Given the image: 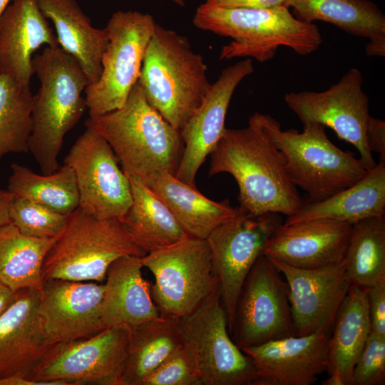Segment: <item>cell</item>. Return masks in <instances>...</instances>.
<instances>
[{
	"instance_id": "obj_45",
	"label": "cell",
	"mask_w": 385,
	"mask_h": 385,
	"mask_svg": "<svg viewBox=\"0 0 385 385\" xmlns=\"http://www.w3.org/2000/svg\"><path fill=\"white\" fill-rule=\"evenodd\" d=\"M172 1L174 4H175L176 5L180 7H184L185 5V0H172Z\"/></svg>"
},
{
	"instance_id": "obj_11",
	"label": "cell",
	"mask_w": 385,
	"mask_h": 385,
	"mask_svg": "<svg viewBox=\"0 0 385 385\" xmlns=\"http://www.w3.org/2000/svg\"><path fill=\"white\" fill-rule=\"evenodd\" d=\"M130 327L117 326L53 344L26 378L52 385H121Z\"/></svg>"
},
{
	"instance_id": "obj_8",
	"label": "cell",
	"mask_w": 385,
	"mask_h": 385,
	"mask_svg": "<svg viewBox=\"0 0 385 385\" xmlns=\"http://www.w3.org/2000/svg\"><path fill=\"white\" fill-rule=\"evenodd\" d=\"M178 325L182 348L202 385H254L253 361L230 336L220 285Z\"/></svg>"
},
{
	"instance_id": "obj_36",
	"label": "cell",
	"mask_w": 385,
	"mask_h": 385,
	"mask_svg": "<svg viewBox=\"0 0 385 385\" xmlns=\"http://www.w3.org/2000/svg\"><path fill=\"white\" fill-rule=\"evenodd\" d=\"M385 382V337L371 332L354 366L351 385H382Z\"/></svg>"
},
{
	"instance_id": "obj_12",
	"label": "cell",
	"mask_w": 385,
	"mask_h": 385,
	"mask_svg": "<svg viewBox=\"0 0 385 385\" xmlns=\"http://www.w3.org/2000/svg\"><path fill=\"white\" fill-rule=\"evenodd\" d=\"M230 334L240 349L295 335L287 283L265 255L243 283Z\"/></svg>"
},
{
	"instance_id": "obj_25",
	"label": "cell",
	"mask_w": 385,
	"mask_h": 385,
	"mask_svg": "<svg viewBox=\"0 0 385 385\" xmlns=\"http://www.w3.org/2000/svg\"><path fill=\"white\" fill-rule=\"evenodd\" d=\"M298 19L332 24L353 36L367 38L369 56H385V15L369 0H285Z\"/></svg>"
},
{
	"instance_id": "obj_24",
	"label": "cell",
	"mask_w": 385,
	"mask_h": 385,
	"mask_svg": "<svg viewBox=\"0 0 385 385\" xmlns=\"http://www.w3.org/2000/svg\"><path fill=\"white\" fill-rule=\"evenodd\" d=\"M328 341L323 385H351L354 366L371 332L366 289L352 285L336 315Z\"/></svg>"
},
{
	"instance_id": "obj_28",
	"label": "cell",
	"mask_w": 385,
	"mask_h": 385,
	"mask_svg": "<svg viewBox=\"0 0 385 385\" xmlns=\"http://www.w3.org/2000/svg\"><path fill=\"white\" fill-rule=\"evenodd\" d=\"M172 212L189 236L206 239L217 226L235 217L240 211L229 200H210L196 187L191 186L168 172L154 175L146 184Z\"/></svg>"
},
{
	"instance_id": "obj_44",
	"label": "cell",
	"mask_w": 385,
	"mask_h": 385,
	"mask_svg": "<svg viewBox=\"0 0 385 385\" xmlns=\"http://www.w3.org/2000/svg\"><path fill=\"white\" fill-rule=\"evenodd\" d=\"M11 0H0V16Z\"/></svg>"
},
{
	"instance_id": "obj_32",
	"label": "cell",
	"mask_w": 385,
	"mask_h": 385,
	"mask_svg": "<svg viewBox=\"0 0 385 385\" xmlns=\"http://www.w3.org/2000/svg\"><path fill=\"white\" fill-rule=\"evenodd\" d=\"M8 190L15 197L32 201L68 215L79 207V195L73 170L63 164L51 174L36 173L13 163Z\"/></svg>"
},
{
	"instance_id": "obj_30",
	"label": "cell",
	"mask_w": 385,
	"mask_h": 385,
	"mask_svg": "<svg viewBox=\"0 0 385 385\" xmlns=\"http://www.w3.org/2000/svg\"><path fill=\"white\" fill-rule=\"evenodd\" d=\"M182 347L178 319L161 315L130 327L121 385H142Z\"/></svg>"
},
{
	"instance_id": "obj_4",
	"label": "cell",
	"mask_w": 385,
	"mask_h": 385,
	"mask_svg": "<svg viewBox=\"0 0 385 385\" xmlns=\"http://www.w3.org/2000/svg\"><path fill=\"white\" fill-rule=\"evenodd\" d=\"M192 22L199 29L232 39L222 47L220 60L250 57L264 63L272 59L280 46L307 56L322 43L318 27L298 19L284 5L223 9L202 4Z\"/></svg>"
},
{
	"instance_id": "obj_35",
	"label": "cell",
	"mask_w": 385,
	"mask_h": 385,
	"mask_svg": "<svg viewBox=\"0 0 385 385\" xmlns=\"http://www.w3.org/2000/svg\"><path fill=\"white\" fill-rule=\"evenodd\" d=\"M67 215L15 197L10 210L12 225L24 235L41 239L57 238L65 227Z\"/></svg>"
},
{
	"instance_id": "obj_31",
	"label": "cell",
	"mask_w": 385,
	"mask_h": 385,
	"mask_svg": "<svg viewBox=\"0 0 385 385\" xmlns=\"http://www.w3.org/2000/svg\"><path fill=\"white\" fill-rule=\"evenodd\" d=\"M55 240L24 235L11 223L0 227V283L14 292L41 289L43 263Z\"/></svg>"
},
{
	"instance_id": "obj_34",
	"label": "cell",
	"mask_w": 385,
	"mask_h": 385,
	"mask_svg": "<svg viewBox=\"0 0 385 385\" xmlns=\"http://www.w3.org/2000/svg\"><path fill=\"white\" fill-rule=\"evenodd\" d=\"M33 96L29 86L0 73V159L29 153Z\"/></svg>"
},
{
	"instance_id": "obj_18",
	"label": "cell",
	"mask_w": 385,
	"mask_h": 385,
	"mask_svg": "<svg viewBox=\"0 0 385 385\" xmlns=\"http://www.w3.org/2000/svg\"><path fill=\"white\" fill-rule=\"evenodd\" d=\"M104 284L61 279L45 280L38 313L52 344L93 336L105 329L101 308Z\"/></svg>"
},
{
	"instance_id": "obj_22",
	"label": "cell",
	"mask_w": 385,
	"mask_h": 385,
	"mask_svg": "<svg viewBox=\"0 0 385 385\" xmlns=\"http://www.w3.org/2000/svg\"><path fill=\"white\" fill-rule=\"evenodd\" d=\"M43 45L58 43L36 0H11L0 16V73L29 86L33 55Z\"/></svg>"
},
{
	"instance_id": "obj_20",
	"label": "cell",
	"mask_w": 385,
	"mask_h": 385,
	"mask_svg": "<svg viewBox=\"0 0 385 385\" xmlns=\"http://www.w3.org/2000/svg\"><path fill=\"white\" fill-rule=\"evenodd\" d=\"M41 289L16 292L0 314V379L26 377L53 344L38 313Z\"/></svg>"
},
{
	"instance_id": "obj_19",
	"label": "cell",
	"mask_w": 385,
	"mask_h": 385,
	"mask_svg": "<svg viewBox=\"0 0 385 385\" xmlns=\"http://www.w3.org/2000/svg\"><path fill=\"white\" fill-rule=\"evenodd\" d=\"M329 334L294 335L241 349L253 361L254 385L315 384L327 371Z\"/></svg>"
},
{
	"instance_id": "obj_16",
	"label": "cell",
	"mask_w": 385,
	"mask_h": 385,
	"mask_svg": "<svg viewBox=\"0 0 385 385\" xmlns=\"http://www.w3.org/2000/svg\"><path fill=\"white\" fill-rule=\"evenodd\" d=\"M270 259L288 285L295 335L330 333L351 286L344 260L319 268L302 269Z\"/></svg>"
},
{
	"instance_id": "obj_39",
	"label": "cell",
	"mask_w": 385,
	"mask_h": 385,
	"mask_svg": "<svg viewBox=\"0 0 385 385\" xmlns=\"http://www.w3.org/2000/svg\"><path fill=\"white\" fill-rule=\"evenodd\" d=\"M366 140L370 150L385 162V122L370 116L366 128Z\"/></svg>"
},
{
	"instance_id": "obj_33",
	"label": "cell",
	"mask_w": 385,
	"mask_h": 385,
	"mask_svg": "<svg viewBox=\"0 0 385 385\" xmlns=\"http://www.w3.org/2000/svg\"><path fill=\"white\" fill-rule=\"evenodd\" d=\"M344 262L352 285L368 289L385 278L384 215L351 225Z\"/></svg>"
},
{
	"instance_id": "obj_40",
	"label": "cell",
	"mask_w": 385,
	"mask_h": 385,
	"mask_svg": "<svg viewBox=\"0 0 385 385\" xmlns=\"http://www.w3.org/2000/svg\"><path fill=\"white\" fill-rule=\"evenodd\" d=\"M285 0H205V5L223 9L271 8L284 5Z\"/></svg>"
},
{
	"instance_id": "obj_13",
	"label": "cell",
	"mask_w": 385,
	"mask_h": 385,
	"mask_svg": "<svg viewBox=\"0 0 385 385\" xmlns=\"http://www.w3.org/2000/svg\"><path fill=\"white\" fill-rule=\"evenodd\" d=\"M215 228L205 239L219 280L229 332L243 283L279 226L282 215H254L242 210Z\"/></svg>"
},
{
	"instance_id": "obj_41",
	"label": "cell",
	"mask_w": 385,
	"mask_h": 385,
	"mask_svg": "<svg viewBox=\"0 0 385 385\" xmlns=\"http://www.w3.org/2000/svg\"><path fill=\"white\" fill-rule=\"evenodd\" d=\"M14 195L7 189L0 188V227L10 224V210Z\"/></svg>"
},
{
	"instance_id": "obj_6",
	"label": "cell",
	"mask_w": 385,
	"mask_h": 385,
	"mask_svg": "<svg viewBox=\"0 0 385 385\" xmlns=\"http://www.w3.org/2000/svg\"><path fill=\"white\" fill-rule=\"evenodd\" d=\"M259 118L283 155L289 179L307 193L306 202L324 200L350 187L369 171L353 153L336 146L322 124L307 122L300 133L293 128L283 130L269 115L259 113Z\"/></svg>"
},
{
	"instance_id": "obj_29",
	"label": "cell",
	"mask_w": 385,
	"mask_h": 385,
	"mask_svg": "<svg viewBox=\"0 0 385 385\" xmlns=\"http://www.w3.org/2000/svg\"><path fill=\"white\" fill-rule=\"evenodd\" d=\"M128 177L132 202L119 220L146 253L174 244L188 235L148 185L135 176Z\"/></svg>"
},
{
	"instance_id": "obj_21",
	"label": "cell",
	"mask_w": 385,
	"mask_h": 385,
	"mask_svg": "<svg viewBox=\"0 0 385 385\" xmlns=\"http://www.w3.org/2000/svg\"><path fill=\"white\" fill-rule=\"evenodd\" d=\"M351 225L330 220L282 223L263 255L302 269L339 263L344 260Z\"/></svg>"
},
{
	"instance_id": "obj_2",
	"label": "cell",
	"mask_w": 385,
	"mask_h": 385,
	"mask_svg": "<svg viewBox=\"0 0 385 385\" xmlns=\"http://www.w3.org/2000/svg\"><path fill=\"white\" fill-rule=\"evenodd\" d=\"M32 63L40 87L33 96L29 152L41 173L51 174L61 166L65 135L87 109L82 93L88 81L78 62L59 45L46 46Z\"/></svg>"
},
{
	"instance_id": "obj_7",
	"label": "cell",
	"mask_w": 385,
	"mask_h": 385,
	"mask_svg": "<svg viewBox=\"0 0 385 385\" xmlns=\"http://www.w3.org/2000/svg\"><path fill=\"white\" fill-rule=\"evenodd\" d=\"M146 254L119 220L98 219L78 207L67 215L63 230L46 255L43 280L103 283L114 261Z\"/></svg>"
},
{
	"instance_id": "obj_14",
	"label": "cell",
	"mask_w": 385,
	"mask_h": 385,
	"mask_svg": "<svg viewBox=\"0 0 385 385\" xmlns=\"http://www.w3.org/2000/svg\"><path fill=\"white\" fill-rule=\"evenodd\" d=\"M361 72L352 68L336 83L321 91L287 93V107L303 123L315 122L333 130L337 137L353 145L368 170L375 162L366 140L369 99L362 90Z\"/></svg>"
},
{
	"instance_id": "obj_37",
	"label": "cell",
	"mask_w": 385,
	"mask_h": 385,
	"mask_svg": "<svg viewBox=\"0 0 385 385\" xmlns=\"http://www.w3.org/2000/svg\"><path fill=\"white\" fill-rule=\"evenodd\" d=\"M142 385H202L181 347L152 372Z\"/></svg>"
},
{
	"instance_id": "obj_9",
	"label": "cell",
	"mask_w": 385,
	"mask_h": 385,
	"mask_svg": "<svg viewBox=\"0 0 385 385\" xmlns=\"http://www.w3.org/2000/svg\"><path fill=\"white\" fill-rule=\"evenodd\" d=\"M140 262L154 276L151 294L161 315L178 319L190 313L220 285L205 239L188 235Z\"/></svg>"
},
{
	"instance_id": "obj_38",
	"label": "cell",
	"mask_w": 385,
	"mask_h": 385,
	"mask_svg": "<svg viewBox=\"0 0 385 385\" xmlns=\"http://www.w3.org/2000/svg\"><path fill=\"white\" fill-rule=\"evenodd\" d=\"M371 331L385 337V278L366 289Z\"/></svg>"
},
{
	"instance_id": "obj_23",
	"label": "cell",
	"mask_w": 385,
	"mask_h": 385,
	"mask_svg": "<svg viewBox=\"0 0 385 385\" xmlns=\"http://www.w3.org/2000/svg\"><path fill=\"white\" fill-rule=\"evenodd\" d=\"M140 257L125 256L109 267L104 284L101 314L104 327H132L158 318L159 309L151 286L142 274Z\"/></svg>"
},
{
	"instance_id": "obj_26",
	"label": "cell",
	"mask_w": 385,
	"mask_h": 385,
	"mask_svg": "<svg viewBox=\"0 0 385 385\" xmlns=\"http://www.w3.org/2000/svg\"><path fill=\"white\" fill-rule=\"evenodd\" d=\"M43 14L53 24L59 46L72 56L85 73L88 85L102 72L101 58L108 44L105 29L92 26L76 0H36Z\"/></svg>"
},
{
	"instance_id": "obj_5",
	"label": "cell",
	"mask_w": 385,
	"mask_h": 385,
	"mask_svg": "<svg viewBox=\"0 0 385 385\" xmlns=\"http://www.w3.org/2000/svg\"><path fill=\"white\" fill-rule=\"evenodd\" d=\"M207 71L186 36L156 23L138 83L150 105L180 130L210 87Z\"/></svg>"
},
{
	"instance_id": "obj_1",
	"label": "cell",
	"mask_w": 385,
	"mask_h": 385,
	"mask_svg": "<svg viewBox=\"0 0 385 385\" xmlns=\"http://www.w3.org/2000/svg\"><path fill=\"white\" fill-rule=\"evenodd\" d=\"M210 155L209 176L226 173L234 178L242 210L289 217L302 207L304 201L289 178L283 155L264 130L259 113L245 128H225Z\"/></svg>"
},
{
	"instance_id": "obj_17",
	"label": "cell",
	"mask_w": 385,
	"mask_h": 385,
	"mask_svg": "<svg viewBox=\"0 0 385 385\" xmlns=\"http://www.w3.org/2000/svg\"><path fill=\"white\" fill-rule=\"evenodd\" d=\"M254 71L247 58L223 69L198 108L191 114L180 132L183 151L175 176L195 186L198 170L210 155L225 128V121L233 93L241 81Z\"/></svg>"
},
{
	"instance_id": "obj_15",
	"label": "cell",
	"mask_w": 385,
	"mask_h": 385,
	"mask_svg": "<svg viewBox=\"0 0 385 385\" xmlns=\"http://www.w3.org/2000/svg\"><path fill=\"white\" fill-rule=\"evenodd\" d=\"M108 143L86 128L63 159L73 171L79 207L98 219L121 218L132 202L130 180Z\"/></svg>"
},
{
	"instance_id": "obj_10",
	"label": "cell",
	"mask_w": 385,
	"mask_h": 385,
	"mask_svg": "<svg viewBox=\"0 0 385 385\" xmlns=\"http://www.w3.org/2000/svg\"><path fill=\"white\" fill-rule=\"evenodd\" d=\"M155 24L153 16L138 11H118L111 15L105 27L108 41L101 58V76L84 91L89 118L125 104L138 81Z\"/></svg>"
},
{
	"instance_id": "obj_3",
	"label": "cell",
	"mask_w": 385,
	"mask_h": 385,
	"mask_svg": "<svg viewBox=\"0 0 385 385\" xmlns=\"http://www.w3.org/2000/svg\"><path fill=\"white\" fill-rule=\"evenodd\" d=\"M111 145L127 175L145 184L157 173L175 175L183 151L179 130L148 102L137 83L120 108L85 121Z\"/></svg>"
},
{
	"instance_id": "obj_42",
	"label": "cell",
	"mask_w": 385,
	"mask_h": 385,
	"mask_svg": "<svg viewBox=\"0 0 385 385\" xmlns=\"http://www.w3.org/2000/svg\"><path fill=\"white\" fill-rule=\"evenodd\" d=\"M0 385H52L49 382L37 381L23 376H15L0 379Z\"/></svg>"
},
{
	"instance_id": "obj_27",
	"label": "cell",
	"mask_w": 385,
	"mask_h": 385,
	"mask_svg": "<svg viewBox=\"0 0 385 385\" xmlns=\"http://www.w3.org/2000/svg\"><path fill=\"white\" fill-rule=\"evenodd\" d=\"M385 215V162L379 163L349 188L319 202H304L299 210L283 222L330 220L353 225Z\"/></svg>"
},
{
	"instance_id": "obj_43",
	"label": "cell",
	"mask_w": 385,
	"mask_h": 385,
	"mask_svg": "<svg viewBox=\"0 0 385 385\" xmlns=\"http://www.w3.org/2000/svg\"><path fill=\"white\" fill-rule=\"evenodd\" d=\"M16 292L0 283V314L12 302L16 297Z\"/></svg>"
}]
</instances>
